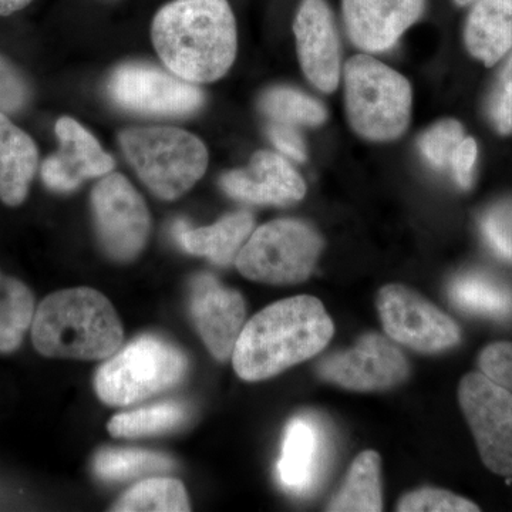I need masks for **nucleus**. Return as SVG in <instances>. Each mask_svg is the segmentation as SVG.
<instances>
[{
    "label": "nucleus",
    "instance_id": "obj_38",
    "mask_svg": "<svg viewBox=\"0 0 512 512\" xmlns=\"http://www.w3.org/2000/svg\"><path fill=\"white\" fill-rule=\"evenodd\" d=\"M453 2L456 3L457 6H460V8H466V6H470L474 0H453Z\"/></svg>",
    "mask_w": 512,
    "mask_h": 512
},
{
    "label": "nucleus",
    "instance_id": "obj_10",
    "mask_svg": "<svg viewBox=\"0 0 512 512\" xmlns=\"http://www.w3.org/2000/svg\"><path fill=\"white\" fill-rule=\"evenodd\" d=\"M384 330L396 342L424 353L458 345L460 328L450 316L402 285H387L377 296Z\"/></svg>",
    "mask_w": 512,
    "mask_h": 512
},
{
    "label": "nucleus",
    "instance_id": "obj_24",
    "mask_svg": "<svg viewBox=\"0 0 512 512\" xmlns=\"http://www.w3.org/2000/svg\"><path fill=\"white\" fill-rule=\"evenodd\" d=\"M35 318V298L28 286L0 272V353L19 348Z\"/></svg>",
    "mask_w": 512,
    "mask_h": 512
},
{
    "label": "nucleus",
    "instance_id": "obj_1",
    "mask_svg": "<svg viewBox=\"0 0 512 512\" xmlns=\"http://www.w3.org/2000/svg\"><path fill=\"white\" fill-rule=\"evenodd\" d=\"M165 66L190 83L221 79L237 56V22L228 0H173L151 28Z\"/></svg>",
    "mask_w": 512,
    "mask_h": 512
},
{
    "label": "nucleus",
    "instance_id": "obj_35",
    "mask_svg": "<svg viewBox=\"0 0 512 512\" xmlns=\"http://www.w3.org/2000/svg\"><path fill=\"white\" fill-rule=\"evenodd\" d=\"M478 156L477 141L473 137H464L460 146L457 147L453 161H451V170L454 178L461 188H470L473 184V171Z\"/></svg>",
    "mask_w": 512,
    "mask_h": 512
},
{
    "label": "nucleus",
    "instance_id": "obj_31",
    "mask_svg": "<svg viewBox=\"0 0 512 512\" xmlns=\"http://www.w3.org/2000/svg\"><path fill=\"white\" fill-rule=\"evenodd\" d=\"M481 229L495 254L512 262V202H501L485 212Z\"/></svg>",
    "mask_w": 512,
    "mask_h": 512
},
{
    "label": "nucleus",
    "instance_id": "obj_7",
    "mask_svg": "<svg viewBox=\"0 0 512 512\" xmlns=\"http://www.w3.org/2000/svg\"><path fill=\"white\" fill-rule=\"evenodd\" d=\"M322 248V238L305 222L272 221L252 232L235 264L251 281L301 284L311 276Z\"/></svg>",
    "mask_w": 512,
    "mask_h": 512
},
{
    "label": "nucleus",
    "instance_id": "obj_5",
    "mask_svg": "<svg viewBox=\"0 0 512 512\" xmlns=\"http://www.w3.org/2000/svg\"><path fill=\"white\" fill-rule=\"evenodd\" d=\"M120 143L141 181L163 200L181 197L207 171V147L181 128H130Z\"/></svg>",
    "mask_w": 512,
    "mask_h": 512
},
{
    "label": "nucleus",
    "instance_id": "obj_34",
    "mask_svg": "<svg viewBox=\"0 0 512 512\" xmlns=\"http://www.w3.org/2000/svg\"><path fill=\"white\" fill-rule=\"evenodd\" d=\"M481 373L512 393V343H491L478 359Z\"/></svg>",
    "mask_w": 512,
    "mask_h": 512
},
{
    "label": "nucleus",
    "instance_id": "obj_28",
    "mask_svg": "<svg viewBox=\"0 0 512 512\" xmlns=\"http://www.w3.org/2000/svg\"><path fill=\"white\" fill-rule=\"evenodd\" d=\"M173 467L170 457L141 450H104L94 460V471L106 481L128 480Z\"/></svg>",
    "mask_w": 512,
    "mask_h": 512
},
{
    "label": "nucleus",
    "instance_id": "obj_23",
    "mask_svg": "<svg viewBox=\"0 0 512 512\" xmlns=\"http://www.w3.org/2000/svg\"><path fill=\"white\" fill-rule=\"evenodd\" d=\"M380 457L376 451L359 454L350 467L345 484L340 488L329 511H382Z\"/></svg>",
    "mask_w": 512,
    "mask_h": 512
},
{
    "label": "nucleus",
    "instance_id": "obj_8",
    "mask_svg": "<svg viewBox=\"0 0 512 512\" xmlns=\"http://www.w3.org/2000/svg\"><path fill=\"white\" fill-rule=\"evenodd\" d=\"M458 400L485 467L512 477V393L484 373H468Z\"/></svg>",
    "mask_w": 512,
    "mask_h": 512
},
{
    "label": "nucleus",
    "instance_id": "obj_22",
    "mask_svg": "<svg viewBox=\"0 0 512 512\" xmlns=\"http://www.w3.org/2000/svg\"><path fill=\"white\" fill-rule=\"evenodd\" d=\"M448 295L454 305L474 315L494 319H507L512 316V289L491 276H458L451 282Z\"/></svg>",
    "mask_w": 512,
    "mask_h": 512
},
{
    "label": "nucleus",
    "instance_id": "obj_2",
    "mask_svg": "<svg viewBox=\"0 0 512 512\" xmlns=\"http://www.w3.org/2000/svg\"><path fill=\"white\" fill-rule=\"evenodd\" d=\"M333 322L313 296H293L256 313L242 328L232 353L234 369L248 382L269 379L326 348Z\"/></svg>",
    "mask_w": 512,
    "mask_h": 512
},
{
    "label": "nucleus",
    "instance_id": "obj_36",
    "mask_svg": "<svg viewBox=\"0 0 512 512\" xmlns=\"http://www.w3.org/2000/svg\"><path fill=\"white\" fill-rule=\"evenodd\" d=\"M269 138L282 154L296 161L306 160V148L298 131L289 124L275 123L268 128Z\"/></svg>",
    "mask_w": 512,
    "mask_h": 512
},
{
    "label": "nucleus",
    "instance_id": "obj_15",
    "mask_svg": "<svg viewBox=\"0 0 512 512\" xmlns=\"http://www.w3.org/2000/svg\"><path fill=\"white\" fill-rule=\"evenodd\" d=\"M424 9L426 0H342L346 32L367 53L392 49Z\"/></svg>",
    "mask_w": 512,
    "mask_h": 512
},
{
    "label": "nucleus",
    "instance_id": "obj_25",
    "mask_svg": "<svg viewBox=\"0 0 512 512\" xmlns=\"http://www.w3.org/2000/svg\"><path fill=\"white\" fill-rule=\"evenodd\" d=\"M114 511H190V501L181 481L150 478L128 490Z\"/></svg>",
    "mask_w": 512,
    "mask_h": 512
},
{
    "label": "nucleus",
    "instance_id": "obj_14",
    "mask_svg": "<svg viewBox=\"0 0 512 512\" xmlns=\"http://www.w3.org/2000/svg\"><path fill=\"white\" fill-rule=\"evenodd\" d=\"M191 313L211 355L222 362L232 357L244 328V298L214 276L198 275L192 282Z\"/></svg>",
    "mask_w": 512,
    "mask_h": 512
},
{
    "label": "nucleus",
    "instance_id": "obj_16",
    "mask_svg": "<svg viewBox=\"0 0 512 512\" xmlns=\"http://www.w3.org/2000/svg\"><path fill=\"white\" fill-rule=\"evenodd\" d=\"M60 150L42 164L43 183L53 191L67 192L89 178L103 177L114 168V160L76 120L62 117L56 124Z\"/></svg>",
    "mask_w": 512,
    "mask_h": 512
},
{
    "label": "nucleus",
    "instance_id": "obj_9",
    "mask_svg": "<svg viewBox=\"0 0 512 512\" xmlns=\"http://www.w3.org/2000/svg\"><path fill=\"white\" fill-rule=\"evenodd\" d=\"M92 201L104 251L114 261L136 258L150 234V214L143 197L126 177L116 173L96 185Z\"/></svg>",
    "mask_w": 512,
    "mask_h": 512
},
{
    "label": "nucleus",
    "instance_id": "obj_6",
    "mask_svg": "<svg viewBox=\"0 0 512 512\" xmlns=\"http://www.w3.org/2000/svg\"><path fill=\"white\" fill-rule=\"evenodd\" d=\"M187 367V357L174 345L143 336L100 367L94 387L104 403L128 406L175 386Z\"/></svg>",
    "mask_w": 512,
    "mask_h": 512
},
{
    "label": "nucleus",
    "instance_id": "obj_3",
    "mask_svg": "<svg viewBox=\"0 0 512 512\" xmlns=\"http://www.w3.org/2000/svg\"><path fill=\"white\" fill-rule=\"evenodd\" d=\"M32 340L43 356L106 359L120 348L123 326L103 293L92 288L64 289L40 303L32 322Z\"/></svg>",
    "mask_w": 512,
    "mask_h": 512
},
{
    "label": "nucleus",
    "instance_id": "obj_37",
    "mask_svg": "<svg viewBox=\"0 0 512 512\" xmlns=\"http://www.w3.org/2000/svg\"><path fill=\"white\" fill-rule=\"evenodd\" d=\"M33 0H0V16H9L28 8Z\"/></svg>",
    "mask_w": 512,
    "mask_h": 512
},
{
    "label": "nucleus",
    "instance_id": "obj_32",
    "mask_svg": "<svg viewBox=\"0 0 512 512\" xmlns=\"http://www.w3.org/2000/svg\"><path fill=\"white\" fill-rule=\"evenodd\" d=\"M488 111H490L491 123L495 130L503 136H510L512 134V53L498 76Z\"/></svg>",
    "mask_w": 512,
    "mask_h": 512
},
{
    "label": "nucleus",
    "instance_id": "obj_21",
    "mask_svg": "<svg viewBox=\"0 0 512 512\" xmlns=\"http://www.w3.org/2000/svg\"><path fill=\"white\" fill-rule=\"evenodd\" d=\"M254 217L247 211L234 212L210 227L190 228L187 222L175 224L174 235L190 254L205 256L214 264L231 265L254 232Z\"/></svg>",
    "mask_w": 512,
    "mask_h": 512
},
{
    "label": "nucleus",
    "instance_id": "obj_17",
    "mask_svg": "<svg viewBox=\"0 0 512 512\" xmlns=\"http://www.w3.org/2000/svg\"><path fill=\"white\" fill-rule=\"evenodd\" d=\"M221 185L235 200L251 204H292L306 194L301 175L284 157L271 151H258L248 168L222 175Z\"/></svg>",
    "mask_w": 512,
    "mask_h": 512
},
{
    "label": "nucleus",
    "instance_id": "obj_29",
    "mask_svg": "<svg viewBox=\"0 0 512 512\" xmlns=\"http://www.w3.org/2000/svg\"><path fill=\"white\" fill-rule=\"evenodd\" d=\"M464 137H466L464 136V127L461 126L460 121L441 120L420 137L421 154L439 170L451 167L457 147L460 146Z\"/></svg>",
    "mask_w": 512,
    "mask_h": 512
},
{
    "label": "nucleus",
    "instance_id": "obj_11",
    "mask_svg": "<svg viewBox=\"0 0 512 512\" xmlns=\"http://www.w3.org/2000/svg\"><path fill=\"white\" fill-rule=\"evenodd\" d=\"M109 92L124 109L158 116H184L200 109L201 90L146 64H126L111 76Z\"/></svg>",
    "mask_w": 512,
    "mask_h": 512
},
{
    "label": "nucleus",
    "instance_id": "obj_26",
    "mask_svg": "<svg viewBox=\"0 0 512 512\" xmlns=\"http://www.w3.org/2000/svg\"><path fill=\"white\" fill-rule=\"evenodd\" d=\"M187 409L181 403H161L134 412L117 414L110 420L109 431L114 437H141L177 429L187 419Z\"/></svg>",
    "mask_w": 512,
    "mask_h": 512
},
{
    "label": "nucleus",
    "instance_id": "obj_4",
    "mask_svg": "<svg viewBox=\"0 0 512 512\" xmlns=\"http://www.w3.org/2000/svg\"><path fill=\"white\" fill-rule=\"evenodd\" d=\"M343 76L346 113L355 133L377 143L402 136L412 117L409 80L367 55L348 60Z\"/></svg>",
    "mask_w": 512,
    "mask_h": 512
},
{
    "label": "nucleus",
    "instance_id": "obj_12",
    "mask_svg": "<svg viewBox=\"0 0 512 512\" xmlns=\"http://www.w3.org/2000/svg\"><path fill=\"white\" fill-rule=\"evenodd\" d=\"M326 382L356 392L389 389L409 375L406 357L383 336L366 335L355 348L326 357L318 366Z\"/></svg>",
    "mask_w": 512,
    "mask_h": 512
},
{
    "label": "nucleus",
    "instance_id": "obj_20",
    "mask_svg": "<svg viewBox=\"0 0 512 512\" xmlns=\"http://www.w3.org/2000/svg\"><path fill=\"white\" fill-rule=\"evenodd\" d=\"M39 165L33 138L0 111V201L19 207L29 194Z\"/></svg>",
    "mask_w": 512,
    "mask_h": 512
},
{
    "label": "nucleus",
    "instance_id": "obj_27",
    "mask_svg": "<svg viewBox=\"0 0 512 512\" xmlns=\"http://www.w3.org/2000/svg\"><path fill=\"white\" fill-rule=\"evenodd\" d=\"M261 110L276 123L319 126L328 119L320 101L291 87H274L262 96Z\"/></svg>",
    "mask_w": 512,
    "mask_h": 512
},
{
    "label": "nucleus",
    "instance_id": "obj_19",
    "mask_svg": "<svg viewBox=\"0 0 512 512\" xmlns=\"http://www.w3.org/2000/svg\"><path fill=\"white\" fill-rule=\"evenodd\" d=\"M464 26L468 53L487 67L512 49V0H474Z\"/></svg>",
    "mask_w": 512,
    "mask_h": 512
},
{
    "label": "nucleus",
    "instance_id": "obj_18",
    "mask_svg": "<svg viewBox=\"0 0 512 512\" xmlns=\"http://www.w3.org/2000/svg\"><path fill=\"white\" fill-rule=\"evenodd\" d=\"M326 454V437L319 421L298 416L286 426L276 476L286 491L306 494L318 481Z\"/></svg>",
    "mask_w": 512,
    "mask_h": 512
},
{
    "label": "nucleus",
    "instance_id": "obj_30",
    "mask_svg": "<svg viewBox=\"0 0 512 512\" xmlns=\"http://www.w3.org/2000/svg\"><path fill=\"white\" fill-rule=\"evenodd\" d=\"M396 510L402 512H471L480 511V507L460 495L444 490L424 488V490L414 491V493L403 497L397 504Z\"/></svg>",
    "mask_w": 512,
    "mask_h": 512
},
{
    "label": "nucleus",
    "instance_id": "obj_13",
    "mask_svg": "<svg viewBox=\"0 0 512 512\" xmlns=\"http://www.w3.org/2000/svg\"><path fill=\"white\" fill-rule=\"evenodd\" d=\"M293 33L306 79L320 92H335L340 80L339 37L326 0H302Z\"/></svg>",
    "mask_w": 512,
    "mask_h": 512
},
{
    "label": "nucleus",
    "instance_id": "obj_33",
    "mask_svg": "<svg viewBox=\"0 0 512 512\" xmlns=\"http://www.w3.org/2000/svg\"><path fill=\"white\" fill-rule=\"evenodd\" d=\"M29 86L19 70L0 56V111L5 114L22 110L29 101Z\"/></svg>",
    "mask_w": 512,
    "mask_h": 512
}]
</instances>
